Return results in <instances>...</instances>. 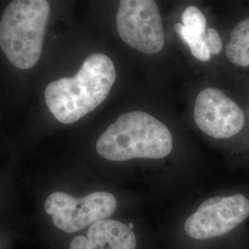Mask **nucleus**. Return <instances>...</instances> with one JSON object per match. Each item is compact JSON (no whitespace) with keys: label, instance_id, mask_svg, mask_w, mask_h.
I'll use <instances>...</instances> for the list:
<instances>
[{"label":"nucleus","instance_id":"1","mask_svg":"<svg viewBox=\"0 0 249 249\" xmlns=\"http://www.w3.org/2000/svg\"><path fill=\"white\" fill-rule=\"evenodd\" d=\"M116 79L112 59L105 53H92L84 60L76 76L47 85L45 104L57 121L73 124L106 101Z\"/></svg>","mask_w":249,"mask_h":249},{"label":"nucleus","instance_id":"11","mask_svg":"<svg viewBox=\"0 0 249 249\" xmlns=\"http://www.w3.org/2000/svg\"><path fill=\"white\" fill-rule=\"evenodd\" d=\"M182 24L197 36H204L207 30V19L200 9L195 6H189L183 11Z\"/></svg>","mask_w":249,"mask_h":249},{"label":"nucleus","instance_id":"8","mask_svg":"<svg viewBox=\"0 0 249 249\" xmlns=\"http://www.w3.org/2000/svg\"><path fill=\"white\" fill-rule=\"evenodd\" d=\"M133 229L122 222L106 219L89 225L86 235L72 239L70 249H136Z\"/></svg>","mask_w":249,"mask_h":249},{"label":"nucleus","instance_id":"3","mask_svg":"<svg viewBox=\"0 0 249 249\" xmlns=\"http://www.w3.org/2000/svg\"><path fill=\"white\" fill-rule=\"evenodd\" d=\"M50 13L47 0H12L0 20V48L9 62L29 70L39 61Z\"/></svg>","mask_w":249,"mask_h":249},{"label":"nucleus","instance_id":"2","mask_svg":"<svg viewBox=\"0 0 249 249\" xmlns=\"http://www.w3.org/2000/svg\"><path fill=\"white\" fill-rule=\"evenodd\" d=\"M173 136L160 120L143 111L119 116L99 137L96 151L111 161L159 160L173 151Z\"/></svg>","mask_w":249,"mask_h":249},{"label":"nucleus","instance_id":"7","mask_svg":"<svg viewBox=\"0 0 249 249\" xmlns=\"http://www.w3.org/2000/svg\"><path fill=\"white\" fill-rule=\"evenodd\" d=\"M193 116L196 126L216 140L236 136L246 124L242 108L223 90L213 87L205 88L197 94Z\"/></svg>","mask_w":249,"mask_h":249},{"label":"nucleus","instance_id":"10","mask_svg":"<svg viewBox=\"0 0 249 249\" xmlns=\"http://www.w3.org/2000/svg\"><path fill=\"white\" fill-rule=\"evenodd\" d=\"M175 31L187 43L190 48V52L197 60L206 62L211 59V54L203 40V36H197L189 31L182 23L175 25Z\"/></svg>","mask_w":249,"mask_h":249},{"label":"nucleus","instance_id":"12","mask_svg":"<svg viewBox=\"0 0 249 249\" xmlns=\"http://www.w3.org/2000/svg\"><path fill=\"white\" fill-rule=\"evenodd\" d=\"M203 40L212 54H218L222 52L223 41L218 32L213 28H207L203 36Z\"/></svg>","mask_w":249,"mask_h":249},{"label":"nucleus","instance_id":"4","mask_svg":"<svg viewBox=\"0 0 249 249\" xmlns=\"http://www.w3.org/2000/svg\"><path fill=\"white\" fill-rule=\"evenodd\" d=\"M116 30L124 44L139 52L160 53L164 47L162 19L155 0H120Z\"/></svg>","mask_w":249,"mask_h":249},{"label":"nucleus","instance_id":"6","mask_svg":"<svg viewBox=\"0 0 249 249\" xmlns=\"http://www.w3.org/2000/svg\"><path fill=\"white\" fill-rule=\"evenodd\" d=\"M249 217V198L243 194L206 199L185 222L187 235L195 240L221 237L233 231Z\"/></svg>","mask_w":249,"mask_h":249},{"label":"nucleus","instance_id":"9","mask_svg":"<svg viewBox=\"0 0 249 249\" xmlns=\"http://www.w3.org/2000/svg\"><path fill=\"white\" fill-rule=\"evenodd\" d=\"M226 56L230 62L241 68L249 66V18L233 27L226 46Z\"/></svg>","mask_w":249,"mask_h":249},{"label":"nucleus","instance_id":"5","mask_svg":"<svg viewBox=\"0 0 249 249\" xmlns=\"http://www.w3.org/2000/svg\"><path fill=\"white\" fill-rule=\"evenodd\" d=\"M45 213L52 216L53 225L61 231L73 233L116 212L117 200L113 194L97 191L76 198L64 192H54L46 198Z\"/></svg>","mask_w":249,"mask_h":249}]
</instances>
